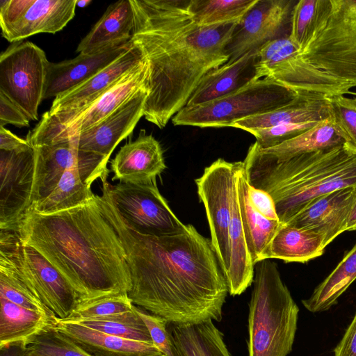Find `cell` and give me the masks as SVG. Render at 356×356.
<instances>
[{
  "label": "cell",
  "instance_id": "cell-44",
  "mask_svg": "<svg viewBox=\"0 0 356 356\" xmlns=\"http://www.w3.org/2000/svg\"><path fill=\"white\" fill-rule=\"evenodd\" d=\"M30 119L6 96L0 92V126L13 124L18 127L29 126Z\"/></svg>",
  "mask_w": 356,
  "mask_h": 356
},
{
  "label": "cell",
  "instance_id": "cell-46",
  "mask_svg": "<svg viewBox=\"0 0 356 356\" xmlns=\"http://www.w3.org/2000/svg\"><path fill=\"white\" fill-rule=\"evenodd\" d=\"M26 139H22L4 127L0 126V150L14 152L26 149L30 147Z\"/></svg>",
  "mask_w": 356,
  "mask_h": 356
},
{
  "label": "cell",
  "instance_id": "cell-49",
  "mask_svg": "<svg viewBox=\"0 0 356 356\" xmlns=\"http://www.w3.org/2000/svg\"><path fill=\"white\" fill-rule=\"evenodd\" d=\"M92 2L91 0H81V1H77L76 0V6L80 8H84L89 5Z\"/></svg>",
  "mask_w": 356,
  "mask_h": 356
},
{
  "label": "cell",
  "instance_id": "cell-27",
  "mask_svg": "<svg viewBox=\"0 0 356 356\" xmlns=\"http://www.w3.org/2000/svg\"><path fill=\"white\" fill-rule=\"evenodd\" d=\"M248 184L244 163L240 161L236 177L238 199L248 249L255 265L266 259L269 244L281 222L266 218L254 209L249 200Z\"/></svg>",
  "mask_w": 356,
  "mask_h": 356
},
{
  "label": "cell",
  "instance_id": "cell-40",
  "mask_svg": "<svg viewBox=\"0 0 356 356\" xmlns=\"http://www.w3.org/2000/svg\"><path fill=\"white\" fill-rule=\"evenodd\" d=\"M318 122H311L281 124L268 128L252 129L248 132L255 137V143L261 149H268L293 138L313 127Z\"/></svg>",
  "mask_w": 356,
  "mask_h": 356
},
{
  "label": "cell",
  "instance_id": "cell-18",
  "mask_svg": "<svg viewBox=\"0 0 356 356\" xmlns=\"http://www.w3.org/2000/svg\"><path fill=\"white\" fill-rule=\"evenodd\" d=\"M355 194L354 186L339 189L318 197L285 224L321 234L327 245L345 232Z\"/></svg>",
  "mask_w": 356,
  "mask_h": 356
},
{
  "label": "cell",
  "instance_id": "cell-7",
  "mask_svg": "<svg viewBox=\"0 0 356 356\" xmlns=\"http://www.w3.org/2000/svg\"><path fill=\"white\" fill-rule=\"evenodd\" d=\"M297 95L274 79L265 77L218 99L186 106L172 122L176 126L232 127L238 120L284 106Z\"/></svg>",
  "mask_w": 356,
  "mask_h": 356
},
{
  "label": "cell",
  "instance_id": "cell-33",
  "mask_svg": "<svg viewBox=\"0 0 356 356\" xmlns=\"http://www.w3.org/2000/svg\"><path fill=\"white\" fill-rule=\"evenodd\" d=\"M258 0H189L188 9L200 26L238 23Z\"/></svg>",
  "mask_w": 356,
  "mask_h": 356
},
{
  "label": "cell",
  "instance_id": "cell-37",
  "mask_svg": "<svg viewBox=\"0 0 356 356\" xmlns=\"http://www.w3.org/2000/svg\"><path fill=\"white\" fill-rule=\"evenodd\" d=\"M134 306L127 294L102 297L81 302L64 321L78 322L101 318L130 311Z\"/></svg>",
  "mask_w": 356,
  "mask_h": 356
},
{
  "label": "cell",
  "instance_id": "cell-34",
  "mask_svg": "<svg viewBox=\"0 0 356 356\" xmlns=\"http://www.w3.org/2000/svg\"><path fill=\"white\" fill-rule=\"evenodd\" d=\"M77 323L118 337L154 344L147 327L139 316L136 306L130 311L101 318L86 319Z\"/></svg>",
  "mask_w": 356,
  "mask_h": 356
},
{
  "label": "cell",
  "instance_id": "cell-11",
  "mask_svg": "<svg viewBox=\"0 0 356 356\" xmlns=\"http://www.w3.org/2000/svg\"><path fill=\"white\" fill-rule=\"evenodd\" d=\"M49 63L44 51L30 41L14 42L0 55V92L31 120H38Z\"/></svg>",
  "mask_w": 356,
  "mask_h": 356
},
{
  "label": "cell",
  "instance_id": "cell-45",
  "mask_svg": "<svg viewBox=\"0 0 356 356\" xmlns=\"http://www.w3.org/2000/svg\"><path fill=\"white\" fill-rule=\"evenodd\" d=\"M334 353V356H356V314Z\"/></svg>",
  "mask_w": 356,
  "mask_h": 356
},
{
  "label": "cell",
  "instance_id": "cell-13",
  "mask_svg": "<svg viewBox=\"0 0 356 356\" xmlns=\"http://www.w3.org/2000/svg\"><path fill=\"white\" fill-rule=\"evenodd\" d=\"M76 0H0L1 35L12 43L54 34L74 17Z\"/></svg>",
  "mask_w": 356,
  "mask_h": 356
},
{
  "label": "cell",
  "instance_id": "cell-39",
  "mask_svg": "<svg viewBox=\"0 0 356 356\" xmlns=\"http://www.w3.org/2000/svg\"><path fill=\"white\" fill-rule=\"evenodd\" d=\"M257 72L259 79L267 76L276 64L299 51L289 35L269 41L258 49Z\"/></svg>",
  "mask_w": 356,
  "mask_h": 356
},
{
  "label": "cell",
  "instance_id": "cell-48",
  "mask_svg": "<svg viewBox=\"0 0 356 356\" xmlns=\"http://www.w3.org/2000/svg\"><path fill=\"white\" fill-rule=\"evenodd\" d=\"M354 230H356V194L346 221L345 232Z\"/></svg>",
  "mask_w": 356,
  "mask_h": 356
},
{
  "label": "cell",
  "instance_id": "cell-23",
  "mask_svg": "<svg viewBox=\"0 0 356 356\" xmlns=\"http://www.w3.org/2000/svg\"><path fill=\"white\" fill-rule=\"evenodd\" d=\"M56 328L93 356H158L152 343L108 334L79 323L57 318Z\"/></svg>",
  "mask_w": 356,
  "mask_h": 356
},
{
  "label": "cell",
  "instance_id": "cell-43",
  "mask_svg": "<svg viewBox=\"0 0 356 356\" xmlns=\"http://www.w3.org/2000/svg\"><path fill=\"white\" fill-rule=\"evenodd\" d=\"M250 202L254 209L268 219L279 220L275 202L266 191L248 184Z\"/></svg>",
  "mask_w": 356,
  "mask_h": 356
},
{
  "label": "cell",
  "instance_id": "cell-26",
  "mask_svg": "<svg viewBox=\"0 0 356 356\" xmlns=\"http://www.w3.org/2000/svg\"><path fill=\"white\" fill-rule=\"evenodd\" d=\"M57 318L55 314L29 309L0 297V348L17 343L27 346L56 327Z\"/></svg>",
  "mask_w": 356,
  "mask_h": 356
},
{
  "label": "cell",
  "instance_id": "cell-17",
  "mask_svg": "<svg viewBox=\"0 0 356 356\" xmlns=\"http://www.w3.org/2000/svg\"><path fill=\"white\" fill-rule=\"evenodd\" d=\"M144 60L139 48L130 41L129 48L112 63L80 85L55 97L49 110L42 115L58 118L81 110Z\"/></svg>",
  "mask_w": 356,
  "mask_h": 356
},
{
  "label": "cell",
  "instance_id": "cell-21",
  "mask_svg": "<svg viewBox=\"0 0 356 356\" xmlns=\"http://www.w3.org/2000/svg\"><path fill=\"white\" fill-rule=\"evenodd\" d=\"M130 46L127 44L95 54H79L76 57L47 67L44 99L58 95L80 85L120 56Z\"/></svg>",
  "mask_w": 356,
  "mask_h": 356
},
{
  "label": "cell",
  "instance_id": "cell-38",
  "mask_svg": "<svg viewBox=\"0 0 356 356\" xmlns=\"http://www.w3.org/2000/svg\"><path fill=\"white\" fill-rule=\"evenodd\" d=\"M26 348L42 356H93L56 327L36 337Z\"/></svg>",
  "mask_w": 356,
  "mask_h": 356
},
{
  "label": "cell",
  "instance_id": "cell-14",
  "mask_svg": "<svg viewBox=\"0 0 356 356\" xmlns=\"http://www.w3.org/2000/svg\"><path fill=\"white\" fill-rule=\"evenodd\" d=\"M35 152L0 150V229L15 230L33 205Z\"/></svg>",
  "mask_w": 356,
  "mask_h": 356
},
{
  "label": "cell",
  "instance_id": "cell-31",
  "mask_svg": "<svg viewBox=\"0 0 356 356\" xmlns=\"http://www.w3.org/2000/svg\"><path fill=\"white\" fill-rule=\"evenodd\" d=\"M79 151L76 160L64 172L52 193L33 205L31 210L41 214L54 213L79 207L95 197L91 186L86 184L81 177L78 167L81 151Z\"/></svg>",
  "mask_w": 356,
  "mask_h": 356
},
{
  "label": "cell",
  "instance_id": "cell-19",
  "mask_svg": "<svg viewBox=\"0 0 356 356\" xmlns=\"http://www.w3.org/2000/svg\"><path fill=\"white\" fill-rule=\"evenodd\" d=\"M166 168L161 145L152 135L141 130L134 140L121 147L111 161L112 180L134 184L156 181Z\"/></svg>",
  "mask_w": 356,
  "mask_h": 356
},
{
  "label": "cell",
  "instance_id": "cell-50",
  "mask_svg": "<svg viewBox=\"0 0 356 356\" xmlns=\"http://www.w3.org/2000/svg\"><path fill=\"white\" fill-rule=\"evenodd\" d=\"M24 356H42V355H40L38 354H36L34 352L31 351V350H28L27 348L26 349V351L24 353Z\"/></svg>",
  "mask_w": 356,
  "mask_h": 356
},
{
  "label": "cell",
  "instance_id": "cell-10",
  "mask_svg": "<svg viewBox=\"0 0 356 356\" xmlns=\"http://www.w3.org/2000/svg\"><path fill=\"white\" fill-rule=\"evenodd\" d=\"M107 177L101 179L102 191L131 230L147 236H163L179 234L186 229L187 225L176 216L160 193L156 181L111 185Z\"/></svg>",
  "mask_w": 356,
  "mask_h": 356
},
{
  "label": "cell",
  "instance_id": "cell-28",
  "mask_svg": "<svg viewBox=\"0 0 356 356\" xmlns=\"http://www.w3.org/2000/svg\"><path fill=\"white\" fill-rule=\"evenodd\" d=\"M326 246L321 234L281 223L269 244L266 259L305 263L323 254Z\"/></svg>",
  "mask_w": 356,
  "mask_h": 356
},
{
  "label": "cell",
  "instance_id": "cell-29",
  "mask_svg": "<svg viewBox=\"0 0 356 356\" xmlns=\"http://www.w3.org/2000/svg\"><path fill=\"white\" fill-rule=\"evenodd\" d=\"M177 356H231L222 333L213 321L191 324H169Z\"/></svg>",
  "mask_w": 356,
  "mask_h": 356
},
{
  "label": "cell",
  "instance_id": "cell-6",
  "mask_svg": "<svg viewBox=\"0 0 356 356\" xmlns=\"http://www.w3.org/2000/svg\"><path fill=\"white\" fill-rule=\"evenodd\" d=\"M299 55L340 84L356 87V0H316Z\"/></svg>",
  "mask_w": 356,
  "mask_h": 356
},
{
  "label": "cell",
  "instance_id": "cell-16",
  "mask_svg": "<svg viewBox=\"0 0 356 356\" xmlns=\"http://www.w3.org/2000/svg\"><path fill=\"white\" fill-rule=\"evenodd\" d=\"M147 95L148 90L145 88L97 124L65 141L71 142L79 150L102 156L108 161L117 145L132 133L143 117Z\"/></svg>",
  "mask_w": 356,
  "mask_h": 356
},
{
  "label": "cell",
  "instance_id": "cell-42",
  "mask_svg": "<svg viewBox=\"0 0 356 356\" xmlns=\"http://www.w3.org/2000/svg\"><path fill=\"white\" fill-rule=\"evenodd\" d=\"M136 310L149 332L154 345L166 356H177L168 322L163 318L136 307Z\"/></svg>",
  "mask_w": 356,
  "mask_h": 356
},
{
  "label": "cell",
  "instance_id": "cell-32",
  "mask_svg": "<svg viewBox=\"0 0 356 356\" xmlns=\"http://www.w3.org/2000/svg\"><path fill=\"white\" fill-rule=\"evenodd\" d=\"M356 280V243L330 274L315 289L310 298L302 300L312 312H324L334 305L337 299Z\"/></svg>",
  "mask_w": 356,
  "mask_h": 356
},
{
  "label": "cell",
  "instance_id": "cell-35",
  "mask_svg": "<svg viewBox=\"0 0 356 356\" xmlns=\"http://www.w3.org/2000/svg\"><path fill=\"white\" fill-rule=\"evenodd\" d=\"M0 297L19 306L54 314L7 263L0 261Z\"/></svg>",
  "mask_w": 356,
  "mask_h": 356
},
{
  "label": "cell",
  "instance_id": "cell-36",
  "mask_svg": "<svg viewBox=\"0 0 356 356\" xmlns=\"http://www.w3.org/2000/svg\"><path fill=\"white\" fill-rule=\"evenodd\" d=\"M330 119L337 134L356 149V99L336 95L327 97Z\"/></svg>",
  "mask_w": 356,
  "mask_h": 356
},
{
  "label": "cell",
  "instance_id": "cell-41",
  "mask_svg": "<svg viewBox=\"0 0 356 356\" xmlns=\"http://www.w3.org/2000/svg\"><path fill=\"white\" fill-rule=\"evenodd\" d=\"M316 6V0H300L296 1L292 10L289 38L299 49L307 38Z\"/></svg>",
  "mask_w": 356,
  "mask_h": 356
},
{
  "label": "cell",
  "instance_id": "cell-12",
  "mask_svg": "<svg viewBox=\"0 0 356 356\" xmlns=\"http://www.w3.org/2000/svg\"><path fill=\"white\" fill-rule=\"evenodd\" d=\"M240 161L218 159L195 179L211 231V241L225 276L230 267L229 229L232 202Z\"/></svg>",
  "mask_w": 356,
  "mask_h": 356
},
{
  "label": "cell",
  "instance_id": "cell-15",
  "mask_svg": "<svg viewBox=\"0 0 356 356\" xmlns=\"http://www.w3.org/2000/svg\"><path fill=\"white\" fill-rule=\"evenodd\" d=\"M296 1L258 0L236 24L227 46L228 62L286 33Z\"/></svg>",
  "mask_w": 356,
  "mask_h": 356
},
{
  "label": "cell",
  "instance_id": "cell-9",
  "mask_svg": "<svg viewBox=\"0 0 356 356\" xmlns=\"http://www.w3.org/2000/svg\"><path fill=\"white\" fill-rule=\"evenodd\" d=\"M0 261L9 264L58 318H67L81 303L62 274L38 251L24 243L15 230L1 229Z\"/></svg>",
  "mask_w": 356,
  "mask_h": 356
},
{
  "label": "cell",
  "instance_id": "cell-51",
  "mask_svg": "<svg viewBox=\"0 0 356 356\" xmlns=\"http://www.w3.org/2000/svg\"><path fill=\"white\" fill-rule=\"evenodd\" d=\"M158 356H166V355L162 354V355H158Z\"/></svg>",
  "mask_w": 356,
  "mask_h": 356
},
{
  "label": "cell",
  "instance_id": "cell-3",
  "mask_svg": "<svg viewBox=\"0 0 356 356\" xmlns=\"http://www.w3.org/2000/svg\"><path fill=\"white\" fill-rule=\"evenodd\" d=\"M15 231L62 274L81 302L130 291L125 250L98 195L54 213L30 209Z\"/></svg>",
  "mask_w": 356,
  "mask_h": 356
},
{
  "label": "cell",
  "instance_id": "cell-4",
  "mask_svg": "<svg viewBox=\"0 0 356 356\" xmlns=\"http://www.w3.org/2000/svg\"><path fill=\"white\" fill-rule=\"evenodd\" d=\"M243 163L249 184L273 197L282 224L317 197L356 186V149L347 143L276 161L254 143Z\"/></svg>",
  "mask_w": 356,
  "mask_h": 356
},
{
  "label": "cell",
  "instance_id": "cell-25",
  "mask_svg": "<svg viewBox=\"0 0 356 356\" xmlns=\"http://www.w3.org/2000/svg\"><path fill=\"white\" fill-rule=\"evenodd\" d=\"M35 152L33 205L56 188L66 170L76 160L79 149L70 141L33 147Z\"/></svg>",
  "mask_w": 356,
  "mask_h": 356
},
{
  "label": "cell",
  "instance_id": "cell-1",
  "mask_svg": "<svg viewBox=\"0 0 356 356\" xmlns=\"http://www.w3.org/2000/svg\"><path fill=\"white\" fill-rule=\"evenodd\" d=\"M99 203L126 254L135 305L168 324L220 321L229 293L211 239L192 225L181 233L147 236L129 229L103 193Z\"/></svg>",
  "mask_w": 356,
  "mask_h": 356
},
{
  "label": "cell",
  "instance_id": "cell-30",
  "mask_svg": "<svg viewBox=\"0 0 356 356\" xmlns=\"http://www.w3.org/2000/svg\"><path fill=\"white\" fill-rule=\"evenodd\" d=\"M343 143L345 141L337 134L330 118L277 146L268 149L257 146L267 156L276 161H284Z\"/></svg>",
  "mask_w": 356,
  "mask_h": 356
},
{
  "label": "cell",
  "instance_id": "cell-8",
  "mask_svg": "<svg viewBox=\"0 0 356 356\" xmlns=\"http://www.w3.org/2000/svg\"><path fill=\"white\" fill-rule=\"evenodd\" d=\"M148 64L145 60L128 72L98 98L72 114L51 118L42 115L26 140L32 147L61 143L90 129L147 88Z\"/></svg>",
  "mask_w": 356,
  "mask_h": 356
},
{
  "label": "cell",
  "instance_id": "cell-24",
  "mask_svg": "<svg viewBox=\"0 0 356 356\" xmlns=\"http://www.w3.org/2000/svg\"><path fill=\"white\" fill-rule=\"evenodd\" d=\"M330 118L327 97L318 93H302L289 103L273 111L234 122L232 127L248 131L281 124L321 122Z\"/></svg>",
  "mask_w": 356,
  "mask_h": 356
},
{
  "label": "cell",
  "instance_id": "cell-5",
  "mask_svg": "<svg viewBox=\"0 0 356 356\" xmlns=\"http://www.w3.org/2000/svg\"><path fill=\"white\" fill-rule=\"evenodd\" d=\"M298 311L275 263L270 259L257 263L249 303L248 356H287Z\"/></svg>",
  "mask_w": 356,
  "mask_h": 356
},
{
  "label": "cell",
  "instance_id": "cell-2",
  "mask_svg": "<svg viewBox=\"0 0 356 356\" xmlns=\"http://www.w3.org/2000/svg\"><path fill=\"white\" fill-rule=\"evenodd\" d=\"M130 41L148 64L143 117L159 129L183 108L202 79L229 60L226 49L238 23L198 25L189 0H131Z\"/></svg>",
  "mask_w": 356,
  "mask_h": 356
},
{
  "label": "cell",
  "instance_id": "cell-22",
  "mask_svg": "<svg viewBox=\"0 0 356 356\" xmlns=\"http://www.w3.org/2000/svg\"><path fill=\"white\" fill-rule=\"evenodd\" d=\"M134 11L131 0H120L111 5L89 33L78 44L76 51L95 54L127 44L131 38Z\"/></svg>",
  "mask_w": 356,
  "mask_h": 356
},
{
  "label": "cell",
  "instance_id": "cell-47",
  "mask_svg": "<svg viewBox=\"0 0 356 356\" xmlns=\"http://www.w3.org/2000/svg\"><path fill=\"white\" fill-rule=\"evenodd\" d=\"M26 347L22 343L9 344L0 348V356H24Z\"/></svg>",
  "mask_w": 356,
  "mask_h": 356
},
{
  "label": "cell",
  "instance_id": "cell-20",
  "mask_svg": "<svg viewBox=\"0 0 356 356\" xmlns=\"http://www.w3.org/2000/svg\"><path fill=\"white\" fill-rule=\"evenodd\" d=\"M257 50L250 51L236 60L227 62L208 72L186 106H196L218 99L260 79L257 72Z\"/></svg>",
  "mask_w": 356,
  "mask_h": 356
}]
</instances>
